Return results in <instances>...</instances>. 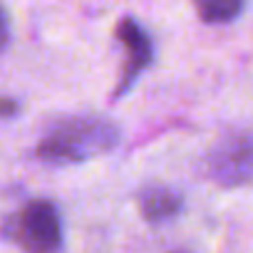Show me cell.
I'll use <instances>...</instances> for the list:
<instances>
[{
	"mask_svg": "<svg viewBox=\"0 0 253 253\" xmlns=\"http://www.w3.org/2000/svg\"><path fill=\"white\" fill-rule=\"evenodd\" d=\"M119 126L102 117H67L55 122L42 142L38 144V157L47 164L65 167L87 162L119 144Z\"/></svg>",
	"mask_w": 253,
	"mask_h": 253,
	"instance_id": "1",
	"label": "cell"
},
{
	"mask_svg": "<svg viewBox=\"0 0 253 253\" xmlns=\"http://www.w3.org/2000/svg\"><path fill=\"white\" fill-rule=\"evenodd\" d=\"M209 176L226 189L246 186L253 181V134L228 132L223 134L206 159Z\"/></svg>",
	"mask_w": 253,
	"mask_h": 253,
	"instance_id": "2",
	"label": "cell"
},
{
	"mask_svg": "<svg viewBox=\"0 0 253 253\" xmlns=\"http://www.w3.org/2000/svg\"><path fill=\"white\" fill-rule=\"evenodd\" d=\"M13 238L28 253H55L62 243V223L52 201H30L13 223Z\"/></svg>",
	"mask_w": 253,
	"mask_h": 253,
	"instance_id": "3",
	"label": "cell"
},
{
	"mask_svg": "<svg viewBox=\"0 0 253 253\" xmlns=\"http://www.w3.org/2000/svg\"><path fill=\"white\" fill-rule=\"evenodd\" d=\"M117 38H119V42H122L124 50H126V65H124L122 82H119L114 97H119V94H124L126 89H129V87L137 82V77H139V75L152 65V60H154V45H152L147 30H144L139 23H134L132 18H124V20L117 25Z\"/></svg>",
	"mask_w": 253,
	"mask_h": 253,
	"instance_id": "4",
	"label": "cell"
},
{
	"mask_svg": "<svg viewBox=\"0 0 253 253\" xmlns=\"http://www.w3.org/2000/svg\"><path fill=\"white\" fill-rule=\"evenodd\" d=\"M139 206H142V213H144L147 221H152V223H164V221L174 218V216L181 211V196H179L174 189L152 186V189H144V191H142Z\"/></svg>",
	"mask_w": 253,
	"mask_h": 253,
	"instance_id": "5",
	"label": "cell"
},
{
	"mask_svg": "<svg viewBox=\"0 0 253 253\" xmlns=\"http://www.w3.org/2000/svg\"><path fill=\"white\" fill-rule=\"evenodd\" d=\"M191 3L204 23H231L246 8V0H191Z\"/></svg>",
	"mask_w": 253,
	"mask_h": 253,
	"instance_id": "6",
	"label": "cell"
},
{
	"mask_svg": "<svg viewBox=\"0 0 253 253\" xmlns=\"http://www.w3.org/2000/svg\"><path fill=\"white\" fill-rule=\"evenodd\" d=\"M10 42V23H8V13L3 8V3H0V52H3Z\"/></svg>",
	"mask_w": 253,
	"mask_h": 253,
	"instance_id": "7",
	"label": "cell"
},
{
	"mask_svg": "<svg viewBox=\"0 0 253 253\" xmlns=\"http://www.w3.org/2000/svg\"><path fill=\"white\" fill-rule=\"evenodd\" d=\"M15 109H18V104L13 99H0V117H10V114H15Z\"/></svg>",
	"mask_w": 253,
	"mask_h": 253,
	"instance_id": "8",
	"label": "cell"
},
{
	"mask_svg": "<svg viewBox=\"0 0 253 253\" xmlns=\"http://www.w3.org/2000/svg\"><path fill=\"white\" fill-rule=\"evenodd\" d=\"M176 253H179V251H176Z\"/></svg>",
	"mask_w": 253,
	"mask_h": 253,
	"instance_id": "9",
	"label": "cell"
}]
</instances>
